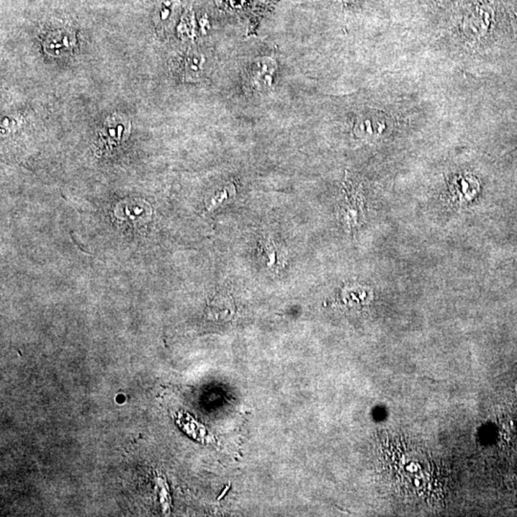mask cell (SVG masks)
<instances>
[{"mask_svg": "<svg viewBox=\"0 0 517 517\" xmlns=\"http://www.w3.org/2000/svg\"><path fill=\"white\" fill-rule=\"evenodd\" d=\"M74 42L71 34L66 32L52 33L45 42V49L49 55H60L64 51L71 50Z\"/></svg>", "mask_w": 517, "mask_h": 517, "instance_id": "obj_2", "label": "cell"}, {"mask_svg": "<svg viewBox=\"0 0 517 517\" xmlns=\"http://www.w3.org/2000/svg\"><path fill=\"white\" fill-rule=\"evenodd\" d=\"M440 1H444V0H440Z\"/></svg>", "mask_w": 517, "mask_h": 517, "instance_id": "obj_4", "label": "cell"}, {"mask_svg": "<svg viewBox=\"0 0 517 517\" xmlns=\"http://www.w3.org/2000/svg\"><path fill=\"white\" fill-rule=\"evenodd\" d=\"M177 8L176 0H159L158 7H156V20L158 24L166 23L174 17V12Z\"/></svg>", "mask_w": 517, "mask_h": 517, "instance_id": "obj_3", "label": "cell"}, {"mask_svg": "<svg viewBox=\"0 0 517 517\" xmlns=\"http://www.w3.org/2000/svg\"><path fill=\"white\" fill-rule=\"evenodd\" d=\"M384 118L379 113H369L359 118L357 125V130L359 133H364L367 136H377L382 135V131L387 128Z\"/></svg>", "mask_w": 517, "mask_h": 517, "instance_id": "obj_1", "label": "cell"}]
</instances>
